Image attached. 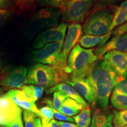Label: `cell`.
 <instances>
[{"mask_svg":"<svg viewBox=\"0 0 127 127\" xmlns=\"http://www.w3.org/2000/svg\"><path fill=\"white\" fill-rule=\"evenodd\" d=\"M41 120L42 127H61L55 120L48 121L44 118H41Z\"/></svg>","mask_w":127,"mask_h":127,"instance_id":"836d02e7","label":"cell"},{"mask_svg":"<svg viewBox=\"0 0 127 127\" xmlns=\"http://www.w3.org/2000/svg\"><path fill=\"white\" fill-rule=\"evenodd\" d=\"M34 125H35V127H42L41 120V118H39L38 117H36L35 120Z\"/></svg>","mask_w":127,"mask_h":127,"instance_id":"f35d334b","label":"cell"},{"mask_svg":"<svg viewBox=\"0 0 127 127\" xmlns=\"http://www.w3.org/2000/svg\"><path fill=\"white\" fill-rule=\"evenodd\" d=\"M114 15L107 8L95 9L86 20L82 31L86 35L101 36L109 32Z\"/></svg>","mask_w":127,"mask_h":127,"instance_id":"277c9868","label":"cell"},{"mask_svg":"<svg viewBox=\"0 0 127 127\" xmlns=\"http://www.w3.org/2000/svg\"><path fill=\"white\" fill-rule=\"evenodd\" d=\"M125 0H96L94 8L95 9L105 8L120 2H123Z\"/></svg>","mask_w":127,"mask_h":127,"instance_id":"f546056e","label":"cell"},{"mask_svg":"<svg viewBox=\"0 0 127 127\" xmlns=\"http://www.w3.org/2000/svg\"><path fill=\"white\" fill-rule=\"evenodd\" d=\"M44 102L47 104V105L41 107L39 109L41 114L40 118H44L48 121L53 120L54 115V111L52 109V101L50 99H45L44 100Z\"/></svg>","mask_w":127,"mask_h":127,"instance_id":"d4e9b609","label":"cell"},{"mask_svg":"<svg viewBox=\"0 0 127 127\" xmlns=\"http://www.w3.org/2000/svg\"><path fill=\"white\" fill-rule=\"evenodd\" d=\"M9 15V12L7 9H0V25L8 18Z\"/></svg>","mask_w":127,"mask_h":127,"instance_id":"d590c367","label":"cell"},{"mask_svg":"<svg viewBox=\"0 0 127 127\" xmlns=\"http://www.w3.org/2000/svg\"><path fill=\"white\" fill-rule=\"evenodd\" d=\"M113 125L114 127L127 126V109L123 111H114Z\"/></svg>","mask_w":127,"mask_h":127,"instance_id":"cb8c5ba5","label":"cell"},{"mask_svg":"<svg viewBox=\"0 0 127 127\" xmlns=\"http://www.w3.org/2000/svg\"><path fill=\"white\" fill-rule=\"evenodd\" d=\"M82 33L81 25L78 23H72L68 26L64 44L62 49L60 55L59 66L65 67L66 61L71 50L75 47L76 44L79 42Z\"/></svg>","mask_w":127,"mask_h":127,"instance_id":"9c48e42d","label":"cell"},{"mask_svg":"<svg viewBox=\"0 0 127 127\" xmlns=\"http://www.w3.org/2000/svg\"><path fill=\"white\" fill-rule=\"evenodd\" d=\"M55 91L61 92L65 95H66L68 98H70L71 99L75 100V101L82 105L85 108L88 106L86 101L78 94L77 92L75 90V89L67 83H65V82L61 83L55 85L54 87L47 89L46 90V93L49 94L54 93Z\"/></svg>","mask_w":127,"mask_h":127,"instance_id":"2e32d148","label":"cell"},{"mask_svg":"<svg viewBox=\"0 0 127 127\" xmlns=\"http://www.w3.org/2000/svg\"><path fill=\"white\" fill-rule=\"evenodd\" d=\"M17 0H0V9H7L10 8Z\"/></svg>","mask_w":127,"mask_h":127,"instance_id":"e575fe53","label":"cell"},{"mask_svg":"<svg viewBox=\"0 0 127 127\" xmlns=\"http://www.w3.org/2000/svg\"><path fill=\"white\" fill-rule=\"evenodd\" d=\"M2 94V90H1V88H0V96H1V95Z\"/></svg>","mask_w":127,"mask_h":127,"instance_id":"ab89813d","label":"cell"},{"mask_svg":"<svg viewBox=\"0 0 127 127\" xmlns=\"http://www.w3.org/2000/svg\"><path fill=\"white\" fill-rule=\"evenodd\" d=\"M85 108L84 106L79 104L75 100L70 98H67L62 105L60 112L68 117L75 116L79 114L80 111Z\"/></svg>","mask_w":127,"mask_h":127,"instance_id":"ac0fdd59","label":"cell"},{"mask_svg":"<svg viewBox=\"0 0 127 127\" xmlns=\"http://www.w3.org/2000/svg\"><path fill=\"white\" fill-rule=\"evenodd\" d=\"M36 0H17L16 4L22 11L31 8Z\"/></svg>","mask_w":127,"mask_h":127,"instance_id":"4dcf8cb0","label":"cell"},{"mask_svg":"<svg viewBox=\"0 0 127 127\" xmlns=\"http://www.w3.org/2000/svg\"><path fill=\"white\" fill-rule=\"evenodd\" d=\"M110 114L107 115L98 109L94 114L90 127H103L108 120Z\"/></svg>","mask_w":127,"mask_h":127,"instance_id":"603a6c76","label":"cell"},{"mask_svg":"<svg viewBox=\"0 0 127 127\" xmlns=\"http://www.w3.org/2000/svg\"><path fill=\"white\" fill-rule=\"evenodd\" d=\"M111 36V32L101 36L84 35L79 41V44L84 48H91L98 46L100 47L108 41Z\"/></svg>","mask_w":127,"mask_h":127,"instance_id":"e0dca14e","label":"cell"},{"mask_svg":"<svg viewBox=\"0 0 127 127\" xmlns=\"http://www.w3.org/2000/svg\"><path fill=\"white\" fill-rule=\"evenodd\" d=\"M111 51H127V33L123 35L113 36L104 45L96 48L95 55L98 58L102 59L104 55Z\"/></svg>","mask_w":127,"mask_h":127,"instance_id":"5bb4252c","label":"cell"},{"mask_svg":"<svg viewBox=\"0 0 127 127\" xmlns=\"http://www.w3.org/2000/svg\"><path fill=\"white\" fill-rule=\"evenodd\" d=\"M75 89L78 94L90 104L95 103V93L94 87L88 78L82 79H69L66 81Z\"/></svg>","mask_w":127,"mask_h":127,"instance_id":"7c38bea8","label":"cell"},{"mask_svg":"<svg viewBox=\"0 0 127 127\" xmlns=\"http://www.w3.org/2000/svg\"><path fill=\"white\" fill-rule=\"evenodd\" d=\"M21 90L32 101H35L40 99L44 93V88L34 85H25L21 88Z\"/></svg>","mask_w":127,"mask_h":127,"instance_id":"7402d4cb","label":"cell"},{"mask_svg":"<svg viewBox=\"0 0 127 127\" xmlns=\"http://www.w3.org/2000/svg\"><path fill=\"white\" fill-rule=\"evenodd\" d=\"M28 69L24 66L14 68L0 79V86L7 89L21 88L27 81Z\"/></svg>","mask_w":127,"mask_h":127,"instance_id":"30bf717a","label":"cell"},{"mask_svg":"<svg viewBox=\"0 0 127 127\" xmlns=\"http://www.w3.org/2000/svg\"><path fill=\"white\" fill-rule=\"evenodd\" d=\"M111 105L117 111L127 109V95L113 91L111 97Z\"/></svg>","mask_w":127,"mask_h":127,"instance_id":"ffe728a7","label":"cell"},{"mask_svg":"<svg viewBox=\"0 0 127 127\" xmlns=\"http://www.w3.org/2000/svg\"><path fill=\"white\" fill-rule=\"evenodd\" d=\"M65 67L36 63L28 71L27 84L49 89L70 79Z\"/></svg>","mask_w":127,"mask_h":127,"instance_id":"7a4b0ae2","label":"cell"},{"mask_svg":"<svg viewBox=\"0 0 127 127\" xmlns=\"http://www.w3.org/2000/svg\"><path fill=\"white\" fill-rule=\"evenodd\" d=\"M114 91L127 95V72L123 75V79L116 84Z\"/></svg>","mask_w":127,"mask_h":127,"instance_id":"f1b7e54d","label":"cell"},{"mask_svg":"<svg viewBox=\"0 0 127 127\" xmlns=\"http://www.w3.org/2000/svg\"><path fill=\"white\" fill-rule=\"evenodd\" d=\"M63 42H52L32 51V62L51 66H59L60 55L63 47Z\"/></svg>","mask_w":127,"mask_h":127,"instance_id":"8992f818","label":"cell"},{"mask_svg":"<svg viewBox=\"0 0 127 127\" xmlns=\"http://www.w3.org/2000/svg\"><path fill=\"white\" fill-rule=\"evenodd\" d=\"M96 0H69L60 8L64 21L82 23L90 15Z\"/></svg>","mask_w":127,"mask_h":127,"instance_id":"5b68a950","label":"cell"},{"mask_svg":"<svg viewBox=\"0 0 127 127\" xmlns=\"http://www.w3.org/2000/svg\"><path fill=\"white\" fill-rule=\"evenodd\" d=\"M1 127H24L22 115L19 116L18 118L15 119L11 123L9 124L8 125H3Z\"/></svg>","mask_w":127,"mask_h":127,"instance_id":"d6a6232c","label":"cell"},{"mask_svg":"<svg viewBox=\"0 0 127 127\" xmlns=\"http://www.w3.org/2000/svg\"><path fill=\"white\" fill-rule=\"evenodd\" d=\"M87 78L95 90V104L100 108L107 109L111 94L123 77H120L105 60L100 59L95 63Z\"/></svg>","mask_w":127,"mask_h":127,"instance_id":"6da1fadb","label":"cell"},{"mask_svg":"<svg viewBox=\"0 0 127 127\" xmlns=\"http://www.w3.org/2000/svg\"><path fill=\"white\" fill-rule=\"evenodd\" d=\"M61 10L57 8L47 7L41 9L34 16L31 23L32 32L40 31L45 28H50L57 26L59 23Z\"/></svg>","mask_w":127,"mask_h":127,"instance_id":"52a82bcc","label":"cell"},{"mask_svg":"<svg viewBox=\"0 0 127 127\" xmlns=\"http://www.w3.org/2000/svg\"><path fill=\"white\" fill-rule=\"evenodd\" d=\"M67 98L68 96L66 95H65L64 94L61 93V92H54L53 94V99H52V107L55 110L60 112L62 105Z\"/></svg>","mask_w":127,"mask_h":127,"instance_id":"484cf974","label":"cell"},{"mask_svg":"<svg viewBox=\"0 0 127 127\" xmlns=\"http://www.w3.org/2000/svg\"><path fill=\"white\" fill-rule=\"evenodd\" d=\"M58 124H59L61 127H78L77 124L72 123H68V122L65 121H57Z\"/></svg>","mask_w":127,"mask_h":127,"instance_id":"8d00e7d4","label":"cell"},{"mask_svg":"<svg viewBox=\"0 0 127 127\" xmlns=\"http://www.w3.org/2000/svg\"><path fill=\"white\" fill-rule=\"evenodd\" d=\"M5 95L10 98L20 108L31 111L41 118L39 109H38L34 101L30 99L22 90H11Z\"/></svg>","mask_w":127,"mask_h":127,"instance_id":"4fadbf2b","label":"cell"},{"mask_svg":"<svg viewBox=\"0 0 127 127\" xmlns=\"http://www.w3.org/2000/svg\"><path fill=\"white\" fill-rule=\"evenodd\" d=\"M78 127H88L91 125V110L89 106L85 108L78 115L73 117Z\"/></svg>","mask_w":127,"mask_h":127,"instance_id":"44dd1931","label":"cell"},{"mask_svg":"<svg viewBox=\"0 0 127 127\" xmlns=\"http://www.w3.org/2000/svg\"><path fill=\"white\" fill-rule=\"evenodd\" d=\"M37 117L35 114L29 111L24 110L23 120L24 127H35V120Z\"/></svg>","mask_w":127,"mask_h":127,"instance_id":"4316f807","label":"cell"},{"mask_svg":"<svg viewBox=\"0 0 127 127\" xmlns=\"http://www.w3.org/2000/svg\"><path fill=\"white\" fill-rule=\"evenodd\" d=\"M127 33V23L124 24L121 26L118 27L115 30H113L111 31V34H112L114 36H121Z\"/></svg>","mask_w":127,"mask_h":127,"instance_id":"1f68e13d","label":"cell"},{"mask_svg":"<svg viewBox=\"0 0 127 127\" xmlns=\"http://www.w3.org/2000/svg\"><path fill=\"white\" fill-rule=\"evenodd\" d=\"M127 21V0L122 2L114 15L113 21L109 32H111L115 27L120 26Z\"/></svg>","mask_w":127,"mask_h":127,"instance_id":"d6986e66","label":"cell"},{"mask_svg":"<svg viewBox=\"0 0 127 127\" xmlns=\"http://www.w3.org/2000/svg\"><path fill=\"white\" fill-rule=\"evenodd\" d=\"M93 49H85L77 44L68 57L66 70L70 79H82L88 77L98 61Z\"/></svg>","mask_w":127,"mask_h":127,"instance_id":"3957f363","label":"cell"},{"mask_svg":"<svg viewBox=\"0 0 127 127\" xmlns=\"http://www.w3.org/2000/svg\"><path fill=\"white\" fill-rule=\"evenodd\" d=\"M114 116L112 114H110L109 115V119L107 122V123L105 124V125L103 127H114L113 124H112V120H113Z\"/></svg>","mask_w":127,"mask_h":127,"instance_id":"74e56055","label":"cell"},{"mask_svg":"<svg viewBox=\"0 0 127 127\" xmlns=\"http://www.w3.org/2000/svg\"><path fill=\"white\" fill-rule=\"evenodd\" d=\"M127 127V126H125V127Z\"/></svg>","mask_w":127,"mask_h":127,"instance_id":"b9f144b4","label":"cell"},{"mask_svg":"<svg viewBox=\"0 0 127 127\" xmlns=\"http://www.w3.org/2000/svg\"><path fill=\"white\" fill-rule=\"evenodd\" d=\"M69 0H39L41 5L46 7H52L60 8L64 4Z\"/></svg>","mask_w":127,"mask_h":127,"instance_id":"83f0119b","label":"cell"},{"mask_svg":"<svg viewBox=\"0 0 127 127\" xmlns=\"http://www.w3.org/2000/svg\"><path fill=\"white\" fill-rule=\"evenodd\" d=\"M104 58L120 77L127 72V52L111 51L104 55Z\"/></svg>","mask_w":127,"mask_h":127,"instance_id":"9a60e30c","label":"cell"},{"mask_svg":"<svg viewBox=\"0 0 127 127\" xmlns=\"http://www.w3.org/2000/svg\"><path fill=\"white\" fill-rule=\"evenodd\" d=\"M23 114L21 108L5 95L0 96V127L11 123Z\"/></svg>","mask_w":127,"mask_h":127,"instance_id":"8fae6325","label":"cell"},{"mask_svg":"<svg viewBox=\"0 0 127 127\" xmlns=\"http://www.w3.org/2000/svg\"><path fill=\"white\" fill-rule=\"evenodd\" d=\"M67 24L63 23L54 27L41 32L35 38L33 43V48L38 50L46 44L52 42L64 43Z\"/></svg>","mask_w":127,"mask_h":127,"instance_id":"ba28073f","label":"cell"},{"mask_svg":"<svg viewBox=\"0 0 127 127\" xmlns=\"http://www.w3.org/2000/svg\"><path fill=\"white\" fill-rule=\"evenodd\" d=\"M1 68H2V64H1V61H0V71L1 70Z\"/></svg>","mask_w":127,"mask_h":127,"instance_id":"60d3db41","label":"cell"}]
</instances>
